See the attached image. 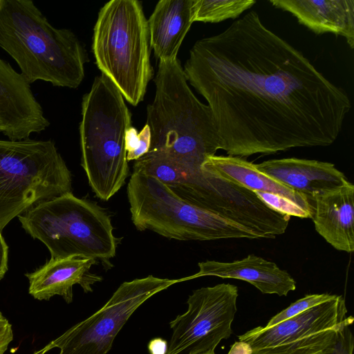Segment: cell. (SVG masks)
<instances>
[{
    "mask_svg": "<svg viewBox=\"0 0 354 354\" xmlns=\"http://www.w3.org/2000/svg\"><path fill=\"white\" fill-rule=\"evenodd\" d=\"M183 71L207 100L228 156L330 145L351 107L346 91L255 11L198 40Z\"/></svg>",
    "mask_w": 354,
    "mask_h": 354,
    "instance_id": "cell-1",
    "label": "cell"
},
{
    "mask_svg": "<svg viewBox=\"0 0 354 354\" xmlns=\"http://www.w3.org/2000/svg\"><path fill=\"white\" fill-rule=\"evenodd\" d=\"M0 47L29 84L38 80L76 88L84 77L86 51L69 29L51 25L30 0H2Z\"/></svg>",
    "mask_w": 354,
    "mask_h": 354,
    "instance_id": "cell-2",
    "label": "cell"
},
{
    "mask_svg": "<svg viewBox=\"0 0 354 354\" xmlns=\"http://www.w3.org/2000/svg\"><path fill=\"white\" fill-rule=\"evenodd\" d=\"M156 93L147 108L151 131L149 152L163 155L193 169L221 149L209 107L193 93L180 61H159Z\"/></svg>",
    "mask_w": 354,
    "mask_h": 354,
    "instance_id": "cell-3",
    "label": "cell"
},
{
    "mask_svg": "<svg viewBox=\"0 0 354 354\" xmlns=\"http://www.w3.org/2000/svg\"><path fill=\"white\" fill-rule=\"evenodd\" d=\"M131 114L116 86L105 75L95 77L82 102L81 165L95 196L109 201L124 185L129 169L125 133Z\"/></svg>",
    "mask_w": 354,
    "mask_h": 354,
    "instance_id": "cell-4",
    "label": "cell"
},
{
    "mask_svg": "<svg viewBox=\"0 0 354 354\" xmlns=\"http://www.w3.org/2000/svg\"><path fill=\"white\" fill-rule=\"evenodd\" d=\"M22 227L48 249L50 259L91 258L113 266L118 239L111 218L94 203L72 192L41 201L18 216Z\"/></svg>",
    "mask_w": 354,
    "mask_h": 354,
    "instance_id": "cell-5",
    "label": "cell"
},
{
    "mask_svg": "<svg viewBox=\"0 0 354 354\" xmlns=\"http://www.w3.org/2000/svg\"><path fill=\"white\" fill-rule=\"evenodd\" d=\"M147 20L137 0H111L100 10L93 28L95 64L133 106L143 100L153 70Z\"/></svg>",
    "mask_w": 354,
    "mask_h": 354,
    "instance_id": "cell-6",
    "label": "cell"
},
{
    "mask_svg": "<svg viewBox=\"0 0 354 354\" xmlns=\"http://www.w3.org/2000/svg\"><path fill=\"white\" fill-rule=\"evenodd\" d=\"M127 197L139 231L179 241L259 239L248 229L181 198L153 176L133 172Z\"/></svg>",
    "mask_w": 354,
    "mask_h": 354,
    "instance_id": "cell-7",
    "label": "cell"
},
{
    "mask_svg": "<svg viewBox=\"0 0 354 354\" xmlns=\"http://www.w3.org/2000/svg\"><path fill=\"white\" fill-rule=\"evenodd\" d=\"M71 190V173L53 140L0 139V232L35 205Z\"/></svg>",
    "mask_w": 354,
    "mask_h": 354,
    "instance_id": "cell-8",
    "label": "cell"
},
{
    "mask_svg": "<svg viewBox=\"0 0 354 354\" xmlns=\"http://www.w3.org/2000/svg\"><path fill=\"white\" fill-rule=\"evenodd\" d=\"M172 190L187 201L234 222L259 238L274 239L283 234L290 216L266 205L252 190L201 169L184 170Z\"/></svg>",
    "mask_w": 354,
    "mask_h": 354,
    "instance_id": "cell-9",
    "label": "cell"
},
{
    "mask_svg": "<svg viewBox=\"0 0 354 354\" xmlns=\"http://www.w3.org/2000/svg\"><path fill=\"white\" fill-rule=\"evenodd\" d=\"M347 312L343 296L335 295L273 326H257L238 337L249 345L250 354H327L340 330L353 322Z\"/></svg>",
    "mask_w": 354,
    "mask_h": 354,
    "instance_id": "cell-10",
    "label": "cell"
},
{
    "mask_svg": "<svg viewBox=\"0 0 354 354\" xmlns=\"http://www.w3.org/2000/svg\"><path fill=\"white\" fill-rule=\"evenodd\" d=\"M149 275L122 283L96 313L50 342L59 354H106L131 315L156 293L183 281Z\"/></svg>",
    "mask_w": 354,
    "mask_h": 354,
    "instance_id": "cell-11",
    "label": "cell"
},
{
    "mask_svg": "<svg viewBox=\"0 0 354 354\" xmlns=\"http://www.w3.org/2000/svg\"><path fill=\"white\" fill-rule=\"evenodd\" d=\"M238 297V288L230 283L194 290L187 301V310L169 323L173 333L165 354L214 352L232 333Z\"/></svg>",
    "mask_w": 354,
    "mask_h": 354,
    "instance_id": "cell-12",
    "label": "cell"
},
{
    "mask_svg": "<svg viewBox=\"0 0 354 354\" xmlns=\"http://www.w3.org/2000/svg\"><path fill=\"white\" fill-rule=\"evenodd\" d=\"M254 165L262 173L304 195L312 205L317 196L349 182L344 173L328 162L288 158Z\"/></svg>",
    "mask_w": 354,
    "mask_h": 354,
    "instance_id": "cell-13",
    "label": "cell"
},
{
    "mask_svg": "<svg viewBox=\"0 0 354 354\" xmlns=\"http://www.w3.org/2000/svg\"><path fill=\"white\" fill-rule=\"evenodd\" d=\"M97 263L94 259L77 257L50 259L35 271L25 274L29 281L28 292L39 300L59 295L70 304L74 285L79 284L87 293L93 291L94 283L102 281V277L91 272Z\"/></svg>",
    "mask_w": 354,
    "mask_h": 354,
    "instance_id": "cell-14",
    "label": "cell"
},
{
    "mask_svg": "<svg viewBox=\"0 0 354 354\" xmlns=\"http://www.w3.org/2000/svg\"><path fill=\"white\" fill-rule=\"evenodd\" d=\"M199 271L188 277L189 279L214 276L247 281L263 294L287 296L296 288L292 276L277 265L253 254L232 262L205 261L198 264Z\"/></svg>",
    "mask_w": 354,
    "mask_h": 354,
    "instance_id": "cell-15",
    "label": "cell"
},
{
    "mask_svg": "<svg viewBox=\"0 0 354 354\" xmlns=\"http://www.w3.org/2000/svg\"><path fill=\"white\" fill-rule=\"evenodd\" d=\"M312 219L316 231L334 248L354 251V185H344L317 196Z\"/></svg>",
    "mask_w": 354,
    "mask_h": 354,
    "instance_id": "cell-16",
    "label": "cell"
},
{
    "mask_svg": "<svg viewBox=\"0 0 354 354\" xmlns=\"http://www.w3.org/2000/svg\"><path fill=\"white\" fill-rule=\"evenodd\" d=\"M274 7L291 13L299 23L317 35L344 37L354 47L353 0H270Z\"/></svg>",
    "mask_w": 354,
    "mask_h": 354,
    "instance_id": "cell-17",
    "label": "cell"
},
{
    "mask_svg": "<svg viewBox=\"0 0 354 354\" xmlns=\"http://www.w3.org/2000/svg\"><path fill=\"white\" fill-rule=\"evenodd\" d=\"M194 0L159 1L147 20L150 47L159 61L177 58L181 44L193 24Z\"/></svg>",
    "mask_w": 354,
    "mask_h": 354,
    "instance_id": "cell-18",
    "label": "cell"
},
{
    "mask_svg": "<svg viewBox=\"0 0 354 354\" xmlns=\"http://www.w3.org/2000/svg\"><path fill=\"white\" fill-rule=\"evenodd\" d=\"M201 169L253 192L285 197L313 213L314 207L306 197L262 173L254 164L240 157L209 156L201 165Z\"/></svg>",
    "mask_w": 354,
    "mask_h": 354,
    "instance_id": "cell-19",
    "label": "cell"
},
{
    "mask_svg": "<svg viewBox=\"0 0 354 354\" xmlns=\"http://www.w3.org/2000/svg\"><path fill=\"white\" fill-rule=\"evenodd\" d=\"M255 3L254 0H194L193 21L218 23L235 19Z\"/></svg>",
    "mask_w": 354,
    "mask_h": 354,
    "instance_id": "cell-20",
    "label": "cell"
},
{
    "mask_svg": "<svg viewBox=\"0 0 354 354\" xmlns=\"http://www.w3.org/2000/svg\"><path fill=\"white\" fill-rule=\"evenodd\" d=\"M335 295L327 293L306 295L272 317L265 327L273 326L286 319L295 317L309 308L333 299Z\"/></svg>",
    "mask_w": 354,
    "mask_h": 354,
    "instance_id": "cell-21",
    "label": "cell"
},
{
    "mask_svg": "<svg viewBox=\"0 0 354 354\" xmlns=\"http://www.w3.org/2000/svg\"><path fill=\"white\" fill-rule=\"evenodd\" d=\"M125 149L127 160H136L149 152L151 146V131L146 124L138 133L133 127H130L125 133Z\"/></svg>",
    "mask_w": 354,
    "mask_h": 354,
    "instance_id": "cell-22",
    "label": "cell"
},
{
    "mask_svg": "<svg viewBox=\"0 0 354 354\" xmlns=\"http://www.w3.org/2000/svg\"><path fill=\"white\" fill-rule=\"evenodd\" d=\"M258 197L271 209L288 216L312 218L313 213L290 200L271 193L254 192Z\"/></svg>",
    "mask_w": 354,
    "mask_h": 354,
    "instance_id": "cell-23",
    "label": "cell"
},
{
    "mask_svg": "<svg viewBox=\"0 0 354 354\" xmlns=\"http://www.w3.org/2000/svg\"><path fill=\"white\" fill-rule=\"evenodd\" d=\"M350 326L347 324L340 330L335 344L327 354H353L354 337Z\"/></svg>",
    "mask_w": 354,
    "mask_h": 354,
    "instance_id": "cell-24",
    "label": "cell"
},
{
    "mask_svg": "<svg viewBox=\"0 0 354 354\" xmlns=\"http://www.w3.org/2000/svg\"><path fill=\"white\" fill-rule=\"evenodd\" d=\"M13 339L12 325L6 318L0 322V354H4Z\"/></svg>",
    "mask_w": 354,
    "mask_h": 354,
    "instance_id": "cell-25",
    "label": "cell"
},
{
    "mask_svg": "<svg viewBox=\"0 0 354 354\" xmlns=\"http://www.w3.org/2000/svg\"><path fill=\"white\" fill-rule=\"evenodd\" d=\"M8 246L0 232V280L8 270Z\"/></svg>",
    "mask_w": 354,
    "mask_h": 354,
    "instance_id": "cell-26",
    "label": "cell"
},
{
    "mask_svg": "<svg viewBox=\"0 0 354 354\" xmlns=\"http://www.w3.org/2000/svg\"><path fill=\"white\" fill-rule=\"evenodd\" d=\"M167 348V342L161 337L152 339L148 344V350L150 354H165Z\"/></svg>",
    "mask_w": 354,
    "mask_h": 354,
    "instance_id": "cell-27",
    "label": "cell"
},
{
    "mask_svg": "<svg viewBox=\"0 0 354 354\" xmlns=\"http://www.w3.org/2000/svg\"><path fill=\"white\" fill-rule=\"evenodd\" d=\"M251 349L248 344L243 342H236L228 354H250Z\"/></svg>",
    "mask_w": 354,
    "mask_h": 354,
    "instance_id": "cell-28",
    "label": "cell"
},
{
    "mask_svg": "<svg viewBox=\"0 0 354 354\" xmlns=\"http://www.w3.org/2000/svg\"><path fill=\"white\" fill-rule=\"evenodd\" d=\"M53 346L51 343H48L45 347L35 352L33 354H45L47 351L52 349Z\"/></svg>",
    "mask_w": 354,
    "mask_h": 354,
    "instance_id": "cell-29",
    "label": "cell"
},
{
    "mask_svg": "<svg viewBox=\"0 0 354 354\" xmlns=\"http://www.w3.org/2000/svg\"><path fill=\"white\" fill-rule=\"evenodd\" d=\"M5 319L6 317H4L2 313L0 312V322L4 320Z\"/></svg>",
    "mask_w": 354,
    "mask_h": 354,
    "instance_id": "cell-30",
    "label": "cell"
},
{
    "mask_svg": "<svg viewBox=\"0 0 354 354\" xmlns=\"http://www.w3.org/2000/svg\"><path fill=\"white\" fill-rule=\"evenodd\" d=\"M2 131H3V127H2V124H1V123L0 122V133H2Z\"/></svg>",
    "mask_w": 354,
    "mask_h": 354,
    "instance_id": "cell-31",
    "label": "cell"
},
{
    "mask_svg": "<svg viewBox=\"0 0 354 354\" xmlns=\"http://www.w3.org/2000/svg\"><path fill=\"white\" fill-rule=\"evenodd\" d=\"M204 354H215V352H209V353H204Z\"/></svg>",
    "mask_w": 354,
    "mask_h": 354,
    "instance_id": "cell-32",
    "label": "cell"
},
{
    "mask_svg": "<svg viewBox=\"0 0 354 354\" xmlns=\"http://www.w3.org/2000/svg\"><path fill=\"white\" fill-rule=\"evenodd\" d=\"M1 3H2V0H0V7L1 6Z\"/></svg>",
    "mask_w": 354,
    "mask_h": 354,
    "instance_id": "cell-33",
    "label": "cell"
}]
</instances>
